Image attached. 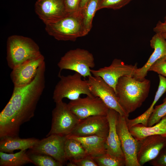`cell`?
Wrapping results in <instances>:
<instances>
[{"mask_svg": "<svg viewBox=\"0 0 166 166\" xmlns=\"http://www.w3.org/2000/svg\"><path fill=\"white\" fill-rule=\"evenodd\" d=\"M60 80L56 85L53 91V99L57 102L64 98L71 100H76L81 94L93 96L91 94L88 80H83L82 76L76 72L66 76L58 75Z\"/></svg>", "mask_w": 166, "mask_h": 166, "instance_id": "5", "label": "cell"}, {"mask_svg": "<svg viewBox=\"0 0 166 166\" xmlns=\"http://www.w3.org/2000/svg\"><path fill=\"white\" fill-rule=\"evenodd\" d=\"M6 52L7 64L12 69L42 55L38 45L33 39L18 35L8 38Z\"/></svg>", "mask_w": 166, "mask_h": 166, "instance_id": "3", "label": "cell"}, {"mask_svg": "<svg viewBox=\"0 0 166 166\" xmlns=\"http://www.w3.org/2000/svg\"><path fill=\"white\" fill-rule=\"evenodd\" d=\"M150 85V81L146 79L139 81L130 76L119 78L115 93L119 104L128 114L141 106L148 96Z\"/></svg>", "mask_w": 166, "mask_h": 166, "instance_id": "2", "label": "cell"}, {"mask_svg": "<svg viewBox=\"0 0 166 166\" xmlns=\"http://www.w3.org/2000/svg\"><path fill=\"white\" fill-rule=\"evenodd\" d=\"M0 151L13 153L15 150L32 148L39 140L35 138L22 139L18 136H5L0 138Z\"/></svg>", "mask_w": 166, "mask_h": 166, "instance_id": "21", "label": "cell"}, {"mask_svg": "<svg viewBox=\"0 0 166 166\" xmlns=\"http://www.w3.org/2000/svg\"><path fill=\"white\" fill-rule=\"evenodd\" d=\"M89 0H81L80 9L83 8Z\"/></svg>", "mask_w": 166, "mask_h": 166, "instance_id": "35", "label": "cell"}, {"mask_svg": "<svg viewBox=\"0 0 166 166\" xmlns=\"http://www.w3.org/2000/svg\"><path fill=\"white\" fill-rule=\"evenodd\" d=\"M163 36L165 38V39H166V35H164V34H162Z\"/></svg>", "mask_w": 166, "mask_h": 166, "instance_id": "36", "label": "cell"}, {"mask_svg": "<svg viewBox=\"0 0 166 166\" xmlns=\"http://www.w3.org/2000/svg\"><path fill=\"white\" fill-rule=\"evenodd\" d=\"M89 89L92 95L99 97L109 109L114 110L120 115L128 117L119 104L113 89L99 77L93 75L88 77Z\"/></svg>", "mask_w": 166, "mask_h": 166, "instance_id": "8", "label": "cell"}, {"mask_svg": "<svg viewBox=\"0 0 166 166\" xmlns=\"http://www.w3.org/2000/svg\"><path fill=\"white\" fill-rule=\"evenodd\" d=\"M163 58L164 59L165 61H166V56Z\"/></svg>", "mask_w": 166, "mask_h": 166, "instance_id": "37", "label": "cell"}, {"mask_svg": "<svg viewBox=\"0 0 166 166\" xmlns=\"http://www.w3.org/2000/svg\"><path fill=\"white\" fill-rule=\"evenodd\" d=\"M52 112L51 129L46 137L52 134L62 136L69 135L80 121L62 101L55 103Z\"/></svg>", "mask_w": 166, "mask_h": 166, "instance_id": "7", "label": "cell"}, {"mask_svg": "<svg viewBox=\"0 0 166 166\" xmlns=\"http://www.w3.org/2000/svg\"><path fill=\"white\" fill-rule=\"evenodd\" d=\"M98 166H124V159L117 157L106 152L100 155L93 157Z\"/></svg>", "mask_w": 166, "mask_h": 166, "instance_id": "25", "label": "cell"}, {"mask_svg": "<svg viewBox=\"0 0 166 166\" xmlns=\"http://www.w3.org/2000/svg\"><path fill=\"white\" fill-rule=\"evenodd\" d=\"M164 22H166V17L165 18V21Z\"/></svg>", "mask_w": 166, "mask_h": 166, "instance_id": "39", "label": "cell"}, {"mask_svg": "<svg viewBox=\"0 0 166 166\" xmlns=\"http://www.w3.org/2000/svg\"><path fill=\"white\" fill-rule=\"evenodd\" d=\"M148 71H154L166 77V61L163 58L158 59L151 66Z\"/></svg>", "mask_w": 166, "mask_h": 166, "instance_id": "30", "label": "cell"}, {"mask_svg": "<svg viewBox=\"0 0 166 166\" xmlns=\"http://www.w3.org/2000/svg\"><path fill=\"white\" fill-rule=\"evenodd\" d=\"M137 68L136 65L126 64L121 60L115 58L108 66L97 70L91 69L90 71L93 76L101 77L113 89L115 92L116 85L119 78L124 76L133 77Z\"/></svg>", "mask_w": 166, "mask_h": 166, "instance_id": "11", "label": "cell"}, {"mask_svg": "<svg viewBox=\"0 0 166 166\" xmlns=\"http://www.w3.org/2000/svg\"><path fill=\"white\" fill-rule=\"evenodd\" d=\"M109 129L107 116H93L80 120L68 135L79 136L96 135L106 138Z\"/></svg>", "mask_w": 166, "mask_h": 166, "instance_id": "13", "label": "cell"}, {"mask_svg": "<svg viewBox=\"0 0 166 166\" xmlns=\"http://www.w3.org/2000/svg\"><path fill=\"white\" fill-rule=\"evenodd\" d=\"M118 113L114 110L109 108V109L107 117L109 129L105 141V148L106 152L114 156L125 159L117 131L116 123Z\"/></svg>", "mask_w": 166, "mask_h": 166, "instance_id": "18", "label": "cell"}, {"mask_svg": "<svg viewBox=\"0 0 166 166\" xmlns=\"http://www.w3.org/2000/svg\"><path fill=\"white\" fill-rule=\"evenodd\" d=\"M66 10L68 13L78 12L80 9L81 0H64Z\"/></svg>", "mask_w": 166, "mask_h": 166, "instance_id": "33", "label": "cell"}, {"mask_svg": "<svg viewBox=\"0 0 166 166\" xmlns=\"http://www.w3.org/2000/svg\"><path fill=\"white\" fill-rule=\"evenodd\" d=\"M159 83L154 99L149 109L152 110L154 106L163 94L166 92V77L159 74Z\"/></svg>", "mask_w": 166, "mask_h": 166, "instance_id": "29", "label": "cell"}, {"mask_svg": "<svg viewBox=\"0 0 166 166\" xmlns=\"http://www.w3.org/2000/svg\"><path fill=\"white\" fill-rule=\"evenodd\" d=\"M67 104L80 120L93 116H107L109 109L99 97L88 96L71 100Z\"/></svg>", "mask_w": 166, "mask_h": 166, "instance_id": "9", "label": "cell"}, {"mask_svg": "<svg viewBox=\"0 0 166 166\" xmlns=\"http://www.w3.org/2000/svg\"><path fill=\"white\" fill-rule=\"evenodd\" d=\"M45 69L44 61L30 83L14 87L10 100L0 113V138L18 136L21 125L34 116L45 87Z\"/></svg>", "mask_w": 166, "mask_h": 166, "instance_id": "1", "label": "cell"}, {"mask_svg": "<svg viewBox=\"0 0 166 166\" xmlns=\"http://www.w3.org/2000/svg\"><path fill=\"white\" fill-rule=\"evenodd\" d=\"M166 116V101L160 105L156 106L149 117L147 123L148 127L154 125L160 121L161 118Z\"/></svg>", "mask_w": 166, "mask_h": 166, "instance_id": "27", "label": "cell"}, {"mask_svg": "<svg viewBox=\"0 0 166 166\" xmlns=\"http://www.w3.org/2000/svg\"><path fill=\"white\" fill-rule=\"evenodd\" d=\"M60 72L69 70L81 74L84 78L91 76V68L95 66L93 54L88 50L79 48L68 51L57 63Z\"/></svg>", "mask_w": 166, "mask_h": 166, "instance_id": "6", "label": "cell"}, {"mask_svg": "<svg viewBox=\"0 0 166 166\" xmlns=\"http://www.w3.org/2000/svg\"><path fill=\"white\" fill-rule=\"evenodd\" d=\"M150 45L153 52L146 63L136 69L133 77L139 81L145 79L150 67L156 61L166 56V39L162 34L156 33L150 40Z\"/></svg>", "mask_w": 166, "mask_h": 166, "instance_id": "17", "label": "cell"}, {"mask_svg": "<svg viewBox=\"0 0 166 166\" xmlns=\"http://www.w3.org/2000/svg\"><path fill=\"white\" fill-rule=\"evenodd\" d=\"M132 0H99L97 10L103 8L120 9Z\"/></svg>", "mask_w": 166, "mask_h": 166, "instance_id": "28", "label": "cell"}, {"mask_svg": "<svg viewBox=\"0 0 166 166\" xmlns=\"http://www.w3.org/2000/svg\"><path fill=\"white\" fill-rule=\"evenodd\" d=\"M44 61V57L42 55L12 69L10 77L14 87L23 86L30 83L35 77L39 67Z\"/></svg>", "mask_w": 166, "mask_h": 166, "instance_id": "16", "label": "cell"}, {"mask_svg": "<svg viewBox=\"0 0 166 166\" xmlns=\"http://www.w3.org/2000/svg\"><path fill=\"white\" fill-rule=\"evenodd\" d=\"M45 26L47 33L59 41H74L87 35L82 22L80 9L77 12L68 13L60 19Z\"/></svg>", "mask_w": 166, "mask_h": 166, "instance_id": "4", "label": "cell"}, {"mask_svg": "<svg viewBox=\"0 0 166 166\" xmlns=\"http://www.w3.org/2000/svg\"><path fill=\"white\" fill-rule=\"evenodd\" d=\"M153 31L156 33L166 35V22H162L159 21L153 28Z\"/></svg>", "mask_w": 166, "mask_h": 166, "instance_id": "34", "label": "cell"}, {"mask_svg": "<svg viewBox=\"0 0 166 166\" xmlns=\"http://www.w3.org/2000/svg\"><path fill=\"white\" fill-rule=\"evenodd\" d=\"M133 136L137 141L148 136L160 135L166 137V116L162 117L159 122L150 127L141 124L134 125L129 129Z\"/></svg>", "mask_w": 166, "mask_h": 166, "instance_id": "20", "label": "cell"}, {"mask_svg": "<svg viewBox=\"0 0 166 166\" xmlns=\"http://www.w3.org/2000/svg\"><path fill=\"white\" fill-rule=\"evenodd\" d=\"M35 10L45 25L55 22L68 14L64 0H37Z\"/></svg>", "mask_w": 166, "mask_h": 166, "instance_id": "15", "label": "cell"}, {"mask_svg": "<svg viewBox=\"0 0 166 166\" xmlns=\"http://www.w3.org/2000/svg\"><path fill=\"white\" fill-rule=\"evenodd\" d=\"M166 146V137L148 136L137 141V158L140 166L155 158Z\"/></svg>", "mask_w": 166, "mask_h": 166, "instance_id": "14", "label": "cell"}, {"mask_svg": "<svg viewBox=\"0 0 166 166\" xmlns=\"http://www.w3.org/2000/svg\"><path fill=\"white\" fill-rule=\"evenodd\" d=\"M66 136L50 135L39 140L30 149L31 153L50 156L63 165L66 162L65 157V144Z\"/></svg>", "mask_w": 166, "mask_h": 166, "instance_id": "12", "label": "cell"}, {"mask_svg": "<svg viewBox=\"0 0 166 166\" xmlns=\"http://www.w3.org/2000/svg\"><path fill=\"white\" fill-rule=\"evenodd\" d=\"M69 161L72 162L74 166H98L93 157L88 155L78 160Z\"/></svg>", "mask_w": 166, "mask_h": 166, "instance_id": "31", "label": "cell"}, {"mask_svg": "<svg viewBox=\"0 0 166 166\" xmlns=\"http://www.w3.org/2000/svg\"><path fill=\"white\" fill-rule=\"evenodd\" d=\"M66 137L78 141L85 149L87 155L92 157L97 156L106 152V138L96 135L84 136L67 135Z\"/></svg>", "mask_w": 166, "mask_h": 166, "instance_id": "19", "label": "cell"}, {"mask_svg": "<svg viewBox=\"0 0 166 166\" xmlns=\"http://www.w3.org/2000/svg\"><path fill=\"white\" fill-rule=\"evenodd\" d=\"M126 117L118 113L116 123L117 131L125 158V166H140L137 158V141L129 131Z\"/></svg>", "mask_w": 166, "mask_h": 166, "instance_id": "10", "label": "cell"}, {"mask_svg": "<svg viewBox=\"0 0 166 166\" xmlns=\"http://www.w3.org/2000/svg\"><path fill=\"white\" fill-rule=\"evenodd\" d=\"M166 101V97L165 98H164V99L163 100V101Z\"/></svg>", "mask_w": 166, "mask_h": 166, "instance_id": "38", "label": "cell"}, {"mask_svg": "<svg viewBox=\"0 0 166 166\" xmlns=\"http://www.w3.org/2000/svg\"><path fill=\"white\" fill-rule=\"evenodd\" d=\"M87 155L85 149L78 141L67 137L65 144V157L66 161L77 160Z\"/></svg>", "mask_w": 166, "mask_h": 166, "instance_id": "23", "label": "cell"}, {"mask_svg": "<svg viewBox=\"0 0 166 166\" xmlns=\"http://www.w3.org/2000/svg\"><path fill=\"white\" fill-rule=\"evenodd\" d=\"M99 0H89L84 7L80 9L82 24L87 35L92 26L93 18L97 10Z\"/></svg>", "mask_w": 166, "mask_h": 166, "instance_id": "24", "label": "cell"}, {"mask_svg": "<svg viewBox=\"0 0 166 166\" xmlns=\"http://www.w3.org/2000/svg\"><path fill=\"white\" fill-rule=\"evenodd\" d=\"M154 166H166V146L161 150L158 156L150 161Z\"/></svg>", "mask_w": 166, "mask_h": 166, "instance_id": "32", "label": "cell"}, {"mask_svg": "<svg viewBox=\"0 0 166 166\" xmlns=\"http://www.w3.org/2000/svg\"><path fill=\"white\" fill-rule=\"evenodd\" d=\"M29 156L32 163L38 166H62L63 165L52 157L30 152Z\"/></svg>", "mask_w": 166, "mask_h": 166, "instance_id": "26", "label": "cell"}, {"mask_svg": "<svg viewBox=\"0 0 166 166\" xmlns=\"http://www.w3.org/2000/svg\"><path fill=\"white\" fill-rule=\"evenodd\" d=\"M32 163L26 150H21L15 153L0 152V166H20Z\"/></svg>", "mask_w": 166, "mask_h": 166, "instance_id": "22", "label": "cell"}]
</instances>
